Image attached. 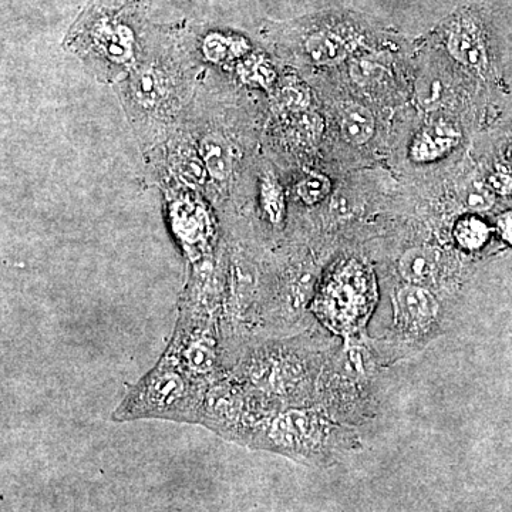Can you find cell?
<instances>
[{"label":"cell","instance_id":"11","mask_svg":"<svg viewBox=\"0 0 512 512\" xmlns=\"http://www.w3.org/2000/svg\"><path fill=\"white\" fill-rule=\"evenodd\" d=\"M454 237L461 248L474 251L480 249L490 237L487 225L478 218L468 217L458 221L454 229Z\"/></svg>","mask_w":512,"mask_h":512},{"label":"cell","instance_id":"10","mask_svg":"<svg viewBox=\"0 0 512 512\" xmlns=\"http://www.w3.org/2000/svg\"><path fill=\"white\" fill-rule=\"evenodd\" d=\"M259 191V201L265 220L272 227H281L285 218V197L278 180L271 173H265L262 175Z\"/></svg>","mask_w":512,"mask_h":512},{"label":"cell","instance_id":"7","mask_svg":"<svg viewBox=\"0 0 512 512\" xmlns=\"http://www.w3.org/2000/svg\"><path fill=\"white\" fill-rule=\"evenodd\" d=\"M458 133L453 127L447 124H434V126L424 128L423 131L414 138L412 144V157L419 163H427L437 158L446 156L448 151L456 146Z\"/></svg>","mask_w":512,"mask_h":512},{"label":"cell","instance_id":"5","mask_svg":"<svg viewBox=\"0 0 512 512\" xmlns=\"http://www.w3.org/2000/svg\"><path fill=\"white\" fill-rule=\"evenodd\" d=\"M447 49L454 59L470 69L484 70L488 66L485 37L476 20H457L448 30Z\"/></svg>","mask_w":512,"mask_h":512},{"label":"cell","instance_id":"14","mask_svg":"<svg viewBox=\"0 0 512 512\" xmlns=\"http://www.w3.org/2000/svg\"><path fill=\"white\" fill-rule=\"evenodd\" d=\"M464 202L470 210L485 211L493 205V194L487 188L474 184L466 190Z\"/></svg>","mask_w":512,"mask_h":512},{"label":"cell","instance_id":"3","mask_svg":"<svg viewBox=\"0 0 512 512\" xmlns=\"http://www.w3.org/2000/svg\"><path fill=\"white\" fill-rule=\"evenodd\" d=\"M137 70L128 83V104L134 116L144 120L150 117L154 121L173 120L181 110L187 77L173 76L154 66ZM187 92V90H184Z\"/></svg>","mask_w":512,"mask_h":512},{"label":"cell","instance_id":"8","mask_svg":"<svg viewBox=\"0 0 512 512\" xmlns=\"http://www.w3.org/2000/svg\"><path fill=\"white\" fill-rule=\"evenodd\" d=\"M303 52L318 66H333L348 55V40L333 30H319L306 37Z\"/></svg>","mask_w":512,"mask_h":512},{"label":"cell","instance_id":"6","mask_svg":"<svg viewBox=\"0 0 512 512\" xmlns=\"http://www.w3.org/2000/svg\"><path fill=\"white\" fill-rule=\"evenodd\" d=\"M400 275L407 284L426 286L436 284L440 274V261L430 248L407 249L399 259Z\"/></svg>","mask_w":512,"mask_h":512},{"label":"cell","instance_id":"4","mask_svg":"<svg viewBox=\"0 0 512 512\" xmlns=\"http://www.w3.org/2000/svg\"><path fill=\"white\" fill-rule=\"evenodd\" d=\"M394 326L403 339L423 342L440 326L441 306L424 286L406 284L393 295Z\"/></svg>","mask_w":512,"mask_h":512},{"label":"cell","instance_id":"15","mask_svg":"<svg viewBox=\"0 0 512 512\" xmlns=\"http://www.w3.org/2000/svg\"><path fill=\"white\" fill-rule=\"evenodd\" d=\"M498 228L505 241L512 245V212H507L498 220Z\"/></svg>","mask_w":512,"mask_h":512},{"label":"cell","instance_id":"13","mask_svg":"<svg viewBox=\"0 0 512 512\" xmlns=\"http://www.w3.org/2000/svg\"><path fill=\"white\" fill-rule=\"evenodd\" d=\"M242 77H244V80H247L249 83L268 87L274 83L275 73L268 63L262 62V60H255V62L248 64L247 69H245L244 76Z\"/></svg>","mask_w":512,"mask_h":512},{"label":"cell","instance_id":"1","mask_svg":"<svg viewBox=\"0 0 512 512\" xmlns=\"http://www.w3.org/2000/svg\"><path fill=\"white\" fill-rule=\"evenodd\" d=\"M210 384L191 376L177 360L163 355L143 379L128 390L113 419H160L201 424Z\"/></svg>","mask_w":512,"mask_h":512},{"label":"cell","instance_id":"12","mask_svg":"<svg viewBox=\"0 0 512 512\" xmlns=\"http://www.w3.org/2000/svg\"><path fill=\"white\" fill-rule=\"evenodd\" d=\"M296 191L305 204L313 205L322 201L328 194L329 180L319 174H309L308 177L301 180Z\"/></svg>","mask_w":512,"mask_h":512},{"label":"cell","instance_id":"2","mask_svg":"<svg viewBox=\"0 0 512 512\" xmlns=\"http://www.w3.org/2000/svg\"><path fill=\"white\" fill-rule=\"evenodd\" d=\"M336 443L338 427L315 409H279L256 424L244 446L320 464L332 457Z\"/></svg>","mask_w":512,"mask_h":512},{"label":"cell","instance_id":"9","mask_svg":"<svg viewBox=\"0 0 512 512\" xmlns=\"http://www.w3.org/2000/svg\"><path fill=\"white\" fill-rule=\"evenodd\" d=\"M339 123L343 138L353 146H363L375 133V119L362 104H346L340 110Z\"/></svg>","mask_w":512,"mask_h":512}]
</instances>
